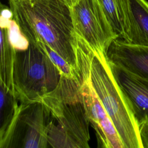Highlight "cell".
I'll list each match as a JSON object with an SVG mask.
<instances>
[{
	"label": "cell",
	"mask_w": 148,
	"mask_h": 148,
	"mask_svg": "<svg viewBox=\"0 0 148 148\" xmlns=\"http://www.w3.org/2000/svg\"><path fill=\"white\" fill-rule=\"evenodd\" d=\"M90 69H87L84 73L82 91L90 124L95 131L98 147L124 148L112 120L91 84Z\"/></svg>",
	"instance_id": "52a82bcc"
},
{
	"label": "cell",
	"mask_w": 148,
	"mask_h": 148,
	"mask_svg": "<svg viewBox=\"0 0 148 148\" xmlns=\"http://www.w3.org/2000/svg\"><path fill=\"white\" fill-rule=\"evenodd\" d=\"M86 69L79 66L76 77L61 75L56 88L40 100L48 117L49 147H90V122L82 91Z\"/></svg>",
	"instance_id": "7a4b0ae2"
},
{
	"label": "cell",
	"mask_w": 148,
	"mask_h": 148,
	"mask_svg": "<svg viewBox=\"0 0 148 148\" xmlns=\"http://www.w3.org/2000/svg\"><path fill=\"white\" fill-rule=\"evenodd\" d=\"M139 135L142 148H148V123L139 127Z\"/></svg>",
	"instance_id": "5bb4252c"
},
{
	"label": "cell",
	"mask_w": 148,
	"mask_h": 148,
	"mask_svg": "<svg viewBox=\"0 0 148 148\" xmlns=\"http://www.w3.org/2000/svg\"><path fill=\"white\" fill-rule=\"evenodd\" d=\"M108 62L113 77L139 128L148 123V79Z\"/></svg>",
	"instance_id": "9c48e42d"
},
{
	"label": "cell",
	"mask_w": 148,
	"mask_h": 148,
	"mask_svg": "<svg viewBox=\"0 0 148 148\" xmlns=\"http://www.w3.org/2000/svg\"><path fill=\"white\" fill-rule=\"evenodd\" d=\"M48 121L41 101L20 103L0 148H48Z\"/></svg>",
	"instance_id": "5b68a950"
},
{
	"label": "cell",
	"mask_w": 148,
	"mask_h": 148,
	"mask_svg": "<svg viewBox=\"0 0 148 148\" xmlns=\"http://www.w3.org/2000/svg\"><path fill=\"white\" fill-rule=\"evenodd\" d=\"M113 30L121 38L123 35L125 0H98Z\"/></svg>",
	"instance_id": "4fadbf2b"
},
{
	"label": "cell",
	"mask_w": 148,
	"mask_h": 148,
	"mask_svg": "<svg viewBox=\"0 0 148 148\" xmlns=\"http://www.w3.org/2000/svg\"><path fill=\"white\" fill-rule=\"evenodd\" d=\"M0 140H1V136H0Z\"/></svg>",
	"instance_id": "2e32d148"
},
{
	"label": "cell",
	"mask_w": 148,
	"mask_h": 148,
	"mask_svg": "<svg viewBox=\"0 0 148 148\" xmlns=\"http://www.w3.org/2000/svg\"><path fill=\"white\" fill-rule=\"evenodd\" d=\"M123 42L148 46V1L125 0L123 35Z\"/></svg>",
	"instance_id": "8fae6325"
},
{
	"label": "cell",
	"mask_w": 148,
	"mask_h": 148,
	"mask_svg": "<svg viewBox=\"0 0 148 148\" xmlns=\"http://www.w3.org/2000/svg\"><path fill=\"white\" fill-rule=\"evenodd\" d=\"M61 77L57 66L34 43L29 42L25 48L15 50L13 89L20 103L40 101L56 88Z\"/></svg>",
	"instance_id": "3957f363"
},
{
	"label": "cell",
	"mask_w": 148,
	"mask_h": 148,
	"mask_svg": "<svg viewBox=\"0 0 148 148\" xmlns=\"http://www.w3.org/2000/svg\"><path fill=\"white\" fill-rule=\"evenodd\" d=\"M90 80L112 120L124 148H142L139 128L135 121L110 71L106 54L94 52Z\"/></svg>",
	"instance_id": "277c9868"
},
{
	"label": "cell",
	"mask_w": 148,
	"mask_h": 148,
	"mask_svg": "<svg viewBox=\"0 0 148 148\" xmlns=\"http://www.w3.org/2000/svg\"><path fill=\"white\" fill-rule=\"evenodd\" d=\"M106 56L109 62L148 79V46L129 44L116 38L109 46Z\"/></svg>",
	"instance_id": "30bf717a"
},
{
	"label": "cell",
	"mask_w": 148,
	"mask_h": 148,
	"mask_svg": "<svg viewBox=\"0 0 148 148\" xmlns=\"http://www.w3.org/2000/svg\"><path fill=\"white\" fill-rule=\"evenodd\" d=\"M71 8L75 32L91 49L106 54L117 36L98 0H78Z\"/></svg>",
	"instance_id": "8992f818"
},
{
	"label": "cell",
	"mask_w": 148,
	"mask_h": 148,
	"mask_svg": "<svg viewBox=\"0 0 148 148\" xmlns=\"http://www.w3.org/2000/svg\"><path fill=\"white\" fill-rule=\"evenodd\" d=\"M28 44V40L19 29L9 6L0 2V79L13 93L15 50L24 49Z\"/></svg>",
	"instance_id": "ba28073f"
},
{
	"label": "cell",
	"mask_w": 148,
	"mask_h": 148,
	"mask_svg": "<svg viewBox=\"0 0 148 148\" xmlns=\"http://www.w3.org/2000/svg\"><path fill=\"white\" fill-rule=\"evenodd\" d=\"M13 92L0 79V136L1 139L9 127L18 106ZM1 141V140H0Z\"/></svg>",
	"instance_id": "7c38bea8"
},
{
	"label": "cell",
	"mask_w": 148,
	"mask_h": 148,
	"mask_svg": "<svg viewBox=\"0 0 148 148\" xmlns=\"http://www.w3.org/2000/svg\"><path fill=\"white\" fill-rule=\"evenodd\" d=\"M8 1L16 24L28 40L47 45L78 71L79 38L65 0Z\"/></svg>",
	"instance_id": "6da1fadb"
},
{
	"label": "cell",
	"mask_w": 148,
	"mask_h": 148,
	"mask_svg": "<svg viewBox=\"0 0 148 148\" xmlns=\"http://www.w3.org/2000/svg\"><path fill=\"white\" fill-rule=\"evenodd\" d=\"M78 0H65V1L66 2V3L69 5V6L71 7L73 5H74L75 3H76V2Z\"/></svg>",
	"instance_id": "9a60e30c"
}]
</instances>
